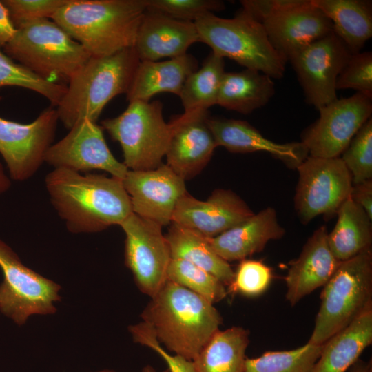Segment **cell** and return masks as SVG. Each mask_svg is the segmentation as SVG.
<instances>
[{
  "label": "cell",
  "instance_id": "8",
  "mask_svg": "<svg viewBox=\"0 0 372 372\" xmlns=\"http://www.w3.org/2000/svg\"><path fill=\"white\" fill-rule=\"evenodd\" d=\"M101 126L121 145L128 169H152L162 163L171 127L163 118L160 101L129 102L123 113L102 121Z\"/></svg>",
  "mask_w": 372,
  "mask_h": 372
},
{
  "label": "cell",
  "instance_id": "18",
  "mask_svg": "<svg viewBox=\"0 0 372 372\" xmlns=\"http://www.w3.org/2000/svg\"><path fill=\"white\" fill-rule=\"evenodd\" d=\"M247 203L231 190L218 189L206 200L187 192L174 209L172 223L214 238L253 216Z\"/></svg>",
  "mask_w": 372,
  "mask_h": 372
},
{
  "label": "cell",
  "instance_id": "9",
  "mask_svg": "<svg viewBox=\"0 0 372 372\" xmlns=\"http://www.w3.org/2000/svg\"><path fill=\"white\" fill-rule=\"evenodd\" d=\"M0 311L19 326L34 315H52L61 300V286L23 264L17 254L0 239Z\"/></svg>",
  "mask_w": 372,
  "mask_h": 372
},
{
  "label": "cell",
  "instance_id": "22",
  "mask_svg": "<svg viewBox=\"0 0 372 372\" xmlns=\"http://www.w3.org/2000/svg\"><path fill=\"white\" fill-rule=\"evenodd\" d=\"M207 125L217 147L231 153L266 152L293 167H297L309 156L301 142H273L245 121L209 116Z\"/></svg>",
  "mask_w": 372,
  "mask_h": 372
},
{
  "label": "cell",
  "instance_id": "23",
  "mask_svg": "<svg viewBox=\"0 0 372 372\" xmlns=\"http://www.w3.org/2000/svg\"><path fill=\"white\" fill-rule=\"evenodd\" d=\"M285 233L276 210L269 207L208 240L216 253L229 262L260 252L269 240L280 239Z\"/></svg>",
  "mask_w": 372,
  "mask_h": 372
},
{
  "label": "cell",
  "instance_id": "1",
  "mask_svg": "<svg viewBox=\"0 0 372 372\" xmlns=\"http://www.w3.org/2000/svg\"><path fill=\"white\" fill-rule=\"evenodd\" d=\"M45 183L51 203L72 233L120 225L132 213L122 180L113 176L56 168L46 175Z\"/></svg>",
  "mask_w": 372,
  "mask_h": 372
},
{
  "label": "cell",
  "instance_id": "6",
  "mask_svg": "<svg viewBox=\"0 0 372 372\" xmlns=\"http://www.w3.org/2000/svg\"><path fill=\"white\" fill-rule=\"evenodd\" d=\"M200 41L212 52L234 60L247 69L255 70L272 79L285 74L287 62L273 49L262 23L242 10L234 18L207 12L195 21Z\"/></svg>",
  "mask_w": 372,
  "mask_h": 372
},
{
  "label": "cell",
  "instance_id": "12",
  "mask_svg": "<svg viewBox=\"0 0 372 372\" xmlns=\"http://www.w3.org/2000/svg\"><path fill=\"white\" fill-rule=\"evenodd\" d=\"M318 110L319 118L304 131L301 143L309 156L340 157L358 131L371 118L372 99L355 92Z\"/></svg>",
  "mask_w": 372,
  "mask_h": 372
},
{
  "label": "cell",
  "instance_id": "47",
  "mask_svg": "<svg viewBox=\"0 0 372 372\" xmlns=\"http://www.w3.org/2000/svg\"><path fill=\"white\" fill-rule=\"evenodd\" d=\"M91 372H117V371L113 369H101V370L91 371Z\"/></svg>",
  "mask_w": 372,
  "mask_h": 372
},
{
  "label": "cell",
  "instance_id": "25",
  "mask_svg": "<svg viewBox=\"0 0 372 372\" xmlns=\"http://www.w3.org/2000/svg\"><path fill=\"white\" fill-rule=\"evenodd\" d=\"M372 342V306L326 342L311 372H346Z\"/></svg>",
  "mask_w": 372,
  "mask_h": 372
},
{
  "label": "cell",
  "instance_id": "34",
  "mask_svg": "<svg viewBox=\"0 0 372 372\" xmlns=\"http://www.w3.org/2000/svg\"><path fill=\"white\" fill-rule=\"evenodd\" d=\"M20 87L44 96L56 107L67 90L65 84L48 81L13 60L0 48V88Z\"/></svg>",
  "mask_w": 372,
  "mask_h": 372
},
{
  "label": "cell",
  "instance_id": "16",
  "mask_svg": "<svg viewBox=\"0 0 372 372\" xmlns=\"http://www.w3.org/2000/svg\"><path fill=\"white\" fill-rule=\"evenodd\" d=\"M185 181L163 163L152 169H128L122 180L132 212L162 227L172 223L176 205L187 192Z\"/></svg>",
  "mask_w": 372,
  "mask_h": 372
},
{
  "label": "cell",
  "instance_id": "2",
  "mask_svg": "<svg viewBox=\"0 0 372 372\" xmlns=\"http://www.w3.org/2000/svg\"><path fill=\"white\" fill-rule=\"evenodd\" d=\"M141 317L161 345L192 361L223 323L213 304L169 280L150 298Z\"/></svg>",
  "mask_w": 372,
  "mask_h": 372
},
{
  "label": "cell",
  "instance_id": "30",
  "mask_svg": "<svg viewBox=\"0 0 372 372\" xmlns=\"http://www.w3.org/2000/svg\"><path fill=\"white\" fill-rule=\"evenodd\" d=\"M249 337L241 327L219 329L193 360L196 372H244Z\"/></svg>",
  "mask_w": 372,
  "mask_h": 372
},
{
  "label": "cell",
  "instance_id": "3",
  "mask_svg": "<svg viewBox=\"0 0 372 372\" xmlns=\"http://www.w3.org/2000/svg\"><path fill=\"white\" fill-rule=\"evenodd\" d=\"M147 0H69L51 18L93 57L134 47Z\"/></svg>",
  "mask_w": 372,
  "mask_h": 372
},
{
  "label": "cell",
  "instance_id": "29",
  "mask_svg": "<svg viewBox=\"0 0 372 372\" xmlns=\"http://www.w3.org/2000/svg\"><path fill=\"white\" fill-rule=\"evenodd\" d=\"M165 236L172 258L190 262L216 276L225 286L231 285L234 271L213 249L208 238L172 223Z\"/></svg>",
  "mask_w": 372,
  "mask_h": 372
},
{
  "label": "cell",
  "instance_id": "7",
  "mask_svg": "<svg viewBox=\"0 0 372 372\" xmlns=\"http://www.w3.org/2000/svg\"><path fill=\"white\" fill-rule=\"evenodd\" d=\"M308 342L323 344L372 306L371 249L342 261L324 285Z\"/></svg>",
  "mask_w": 372,
  "mask_h": 372
},
{
  "label": "cell",
  "instance_id": "19",
  "mask_svg": "<svg viewBox=\"0 0 372 372\" xmlns=\"http://www.w3.org/2000/svg\"><path fill=\"white\" fill-rule=\"evenodd\" d=\"M262 24L271 45L286 62L333 32L331 21L311 0L282 10Z\"/></svg>",
  "mask_w": 372,
  "mask_h": 372
},
{
  "label": "cell",
  "instance_id": "32",
  "mask_svg": "<svg viewBox=\"0 0 372 372\" xmlns=\"http://www.w3.org/2000/svg\"><path fill=\"white\" fill-rule=\"evenodd\" d=\"M322 347L307 342L293 350L267 351L257 358H246L244 372H311Z\"/></svg>",
  "mask_w": 372,
  "mask_h": 372
},
{
  "label": "cell",
  "instance_id": "42",
  "mask_svg": "<svg viewBox=\"0 0 372 372\" xmlns=\"http://www.w3.org/2000/svg\"><path fill=\"white\" fill-rule=\"evenodd\" d=\"M350 198L359 205L372 220V180L353 184Z\"/></svg>",
  "mask_w": 372,
  "mask_h": 372
},
{
  "label": "cell",
  "instance_id": "15",
  "mask_svg": "<svg viewBox=\"0 0 372 372\" xmlns=\"http://www.w3.org/2000/svg\"><path fill=\"white\" fill-rule=\"evenodd\" d=\"M69 130L65 137L50 147L45 162L54 169L77 172L99 169L121 180L124 178L128 169L112 154L101 125L84 118Z\"/></svg>",
  "mask_w": 372,
  "mask_h": 372
},
{
  "label": "cell",
  "instance_id": "33",
  "mask_svg": "<svg viewBox=\"0 0 372 372\" xmlns=\"http://www.w3.org/2000/svg\"><path fill=\"white\" fill-rule=\"evenodd\" d=\"M167 280L183 286L213 304L227 296L225 285L216 276L183 259L171 258Z\"/></svg>",
  "mask_w": 372,
  "mask_h": 372
},
{
  "label": "cell",
  "instance_id": "10",
  "mask_svg": "<svg viewBox=\"0 0 372 372\" xmlns=\"http://www.w3.org/2000/svg\"><path fill=\"white\" fill-rule=\"evenodd\" d=\"M296 168L299 177L294 203L302 223L319 215L336 214L350 197L352 178L340 157L308 156Z\"/></svg>",
  "mask_w": 372,
  "mask_h": 372
},
{
  "label": "cell",
  "instance_id": "21",
  "mask_svg": "<svg viewBox=\"0 0 372 372\" xmlns=\"http://www.w3.org/2000/svg\"><path fill=\"white\" fill-rule=\"evenodd\" d=\"M328 244L325 226L309 238L298 258L289 263L285 277L286 299L291 306L316 289L324 286L340 264Z\"/></svg>",
  "mask_w": 372,
  "mask_h": 372
},
{
  "label": "cell",
  "instance_id": "41",
  "mask_svg": "<svg viewBox=\"0 0 372 372\" xmlns=\"http://www.w3.org/2000/svg\"><path fill=\"white\" fill-rule=\"evenodd\" d=\"M304 0H242V10L255 21L262 23L273 15L296 6Z\"/></svg>",
  "mask_w": 372,
  "mask_h": 372
},
{
  "label": "cell",
  "instance_id": "46",
  "mask_svg": "<svg viewBox=\"0 0 372 372\" xmlns=\"http://www.w3.org/2000/svg\"><path fill=\"white\" fill-rule=\"evenodd\" d=\"M141 372H158V371L152 366L146 365L142 369ZM161 372H169V370L167 369L165 370L162 371Z\"/></svg>",
  "mask_w": 372,
  "mask_h": 372
},
{
  "label": "cell",
  "instance_id": "39",
  "mask_svg": "<svg viewBox=\"0 0 372 372\" xmlns=\"http://www.w3.org/2000/svg\"><path fill=\"white\" fill-rule=\"evenodd\" d=\"M69 0H3L16 29L39 19H51Z\"/></svg>",
  "mask_w": 372,
  "mask_h": 372
},
{
  "label": "cell",
  "instance_id": "35",
  "mask_svg": "<svg viewBox=\"0 0 372 372\" xmlns=\"http://www.w3.org/2000/svg\"><path fill=\"white\" fill-rule=\"evenodd\" d=\"M341 159L349 171L353 184L372 180V119L358 131L342 153Z\"/></svg>",
  "mask_w": 372,
  "mask_h": 372
},
{
  "label": "cell",
  "instance_id": "43",
  "mask_svg": "<svg viewBox=\"0 0 372 372\" xmlns=\"http://www.w3.org/2000/svg\"><path fill=\"white\" fill-rule=\"evenodd\" d=\"M17 29L13 25L9 12L0 1V48H3L13 37Z\"/></svg>",
  "mask_w": 372,
  "mask_h": 372
},
{
  "label": "cell",
  "instance_id": "17",
  "mask_svg": "<svg viewBox=\"0 0 372 372\" xmlns=\"http://www.w3.org/2000/svg\"><path fill=\"white\" fill-rule=\"evenodd\" d=\"M208 110L184 112L169 123L170 138L166 151L167 165L183 180L199 174L217 147L207 125Z\"/></svg>",
  "mask_w": 372,
  "mask_h": 372
},
{
  "label": "cell",
  "instance_id": "14",
  "mask_svg": "<svg viewBox=\"0 0 372 372\" xmlns=\"http://www.w3.org/2000/svg\"><path fill=\"white\" fill-rule=\"evenodd\" d=\"M351 54L331 32L289 60L309 105L318 110L338 99L337 79Z\"/></svg>",
  "mask_w": 372,
  "mask_h": 372
},
{
  "label": "cell",
  "instance_id": "37",
  "mask_svg": "<svg viewBox=\"0 0 372 372\" xmlns=\"http://www.w3.org/2000/svg\"><path fill=\"white\" fill-rule=\"evenodd\" d=\"M147 8L176 20L194 23L205 13L223 10L225 6L219 0H147Z\"/></svg>",
  "mask_w": 372,
  "mask_h": 372
},
{
  "label": "cell",
  "instance_id": "4",
  "mask_svg": "<svg viewBox=\"0 0 372 372\" xmlns=\"http://www.w3.org/2000/svg\"><path fill=\"white\" fill-rule=\"evenodd\" d=\"M140 61L134 47L91 56L68 82L56 106L59 121L68 129L84 118L96 123L112 99L127 93Z\"/></svg>",
  "mask_w": 372,
  "mask_h": 372
},
{
  "label": "cell",
  "instance_id": "28",
  "mask_svg": "<svg viewBox=\"0 0 372 372\" xmlns=\"http://www.w3.org/2000/svg\"><path fill=\"white\" fill-rule=\"evenodd\" d=\"M336 214V224L328 234V244L334 256L342 262L371 249V220L365 211L349 197Z\"/></svg>",
  "mask_w": 372,
  "mask_h": 372
},
{
  "label": "cell",
  "instance_id": "13",
  "mask_svg": "<svg viewBox=\"0 0 372 372\" xmlns=\"http://www.w3.org/2000/svg\"><path fill=\"white\" fill-rule=\"evenodd\" d=\"M58 121L56 110L52 106L30 123L0 116V154L12 180L29 179L45 162L46 152L55 137Z\"/></svg>",
  "mask_w": 372,
  "mask_h": 372
},
{
  "label": "cell",
  "instance_id": "36",
  "mask_svg": "<svg viewBox=\"0 0 372 372\" xmlns=\"http://www.w3.org/2000/svg\"><path fill=\"white\" fill-rule=\"evenodd\" d=\"M272 276L271 269L263 262L244 259L234 271L229 290L247 297H256L267 290Z\"/></svg>",
  "mask_w": 372,
  "mask_h": 372
},
{
  "label": "cell",
  "instance_id": "31",
  "mask_svg": "<svg viewBox=\"0 0 372 372\" xmlns=\"http://www.w3.org/2000/svg\"><path fill=\"white\" fill-rule=\"evenodd\" d=\"M225 71L224 58L211 51L203 65L186 79L179 97L184 112L206 110L217 104Z\"/></svg>",
  "mask_w": 372,
  "mask_h": 372
},
{
  "label": "cell",
  "instance_id": "27",
  "mask_svg": "<svg viewBox=\"0 0 372 372\" xmlns=\"http://www.w3.org/2000/svg\"><path fill=\"white\" fill-rule=\"evenodd\" d=\"M275 92L272 78L259 71L246 68L241 72H225L217 105L249 114L266 105Z\"/></svg>",
  "mask_w": 372,
  "mask_h": 372
},
{
  "label": "cell",
  "instance_id": "38",
  "mask_svg": "<svg viewBox=\"0 0 372 372\" xmlns=\"http://www.w3.org/2000/svg\"><path fill=\"white\" fill-rule=\"evenodd\" d=\"M353 89L372 99V52L352 54L340 72L336 90Z\"/></svg>",
  "mask_w": 372,
  "mask_h": 372
},
{
  "label": "cell",
  "instance_id": "44",
  "mask_svg": "<svg viewBox=\"0 0 372 372\" xmlns=\"http://www.w3.org/2000/svg\"><path fill=\"white\" fill-rule=\"evenodd\" d=\"M349 372H372L371 362L358 359L349 369Z\"/></svg>",
  "mask_w": 372,
  "mask_h": 372
},
{
  "label": "cell",
  "instance_id": "20",
  "mask_svg": "<svg viewBox=\"0 0 372 372\" xmlns=\"http://www.w3.org/2000/svg\"><path fill=\"white\" fill-rule=\"evenodd\" d=\"M196 42L200 41L194 22L176 20L147 8L134 48L141 61H157L184 55Z\"/></svg>",
  "mask_w": 372,
  "mask_h": 372
},
{
  "label": "cell",
  "instance_id": "24",
  "mask_svg": "<svg viewBox=\"0 0 372 372\" xmlns=\"http://www.w3.org/2000/svg\"><path fill=\"white\" fill-rule=\"evenodd\" d=\"M198 69L197 59L187 53L163 61H140L127 100L149 102L161 92L179 96L186 79Z\"/></svg>",
  "mask_w": 372,
  "mask_h": 372
},
{
  "label": "cell",
  "instance_id": "11",
  "mask_svg": "<svg viewBox=\"0 0 372 372\" xmlns=\"http://www.w3.org/2000/svg\"><path fill=\"white\" fill-rule=\"evenodd\" d=\"M125 235V264L141 292L154 296L167 280L172 258L162 226L133 212L120 225Z\"/></svg>",
  "mask_w": 372,
  "mask_h": 372
},
{
  "label": "cell",
  "instance_id": "45",
  "mask_svg": "<svg viewBox=\"0 0 372 372\" xmlns=\"http://www.w3.org/2000/svg\"><path fill=\"white\" fill-rule=\"evenodd\" d=\"M11 186L10 178L6 174L0 162V196L7 192Z\"/></svg>",
  "mask_w": 372,
  "mask_h": 372
},
{
  "label": "cell",
  "instance_id": "40",
  "mask_svg": "<svg viewBox=\"0 0 372 372\" xmlns=\"http://www.w3.org/2000/svg\"><path fill=\"white\" fill-rule=\"evenodd\" d=\"M128 331L134 342L151 349L165 361L169 372H196L193 361L167 352L147 323L141 321L132 324Z\"/></svg>",
  "mask_w": 372,
  "mask_h": 372
},
{
  "label": "cell",
  "instance_id": "5",
  "mask_svg": "<svg viewBox=\"0 0 372 372\" xmlns=\"http://www.w3.org/2000/svg\"><path fill=\"white\" fill-rule=\"evenodd\" d=\"M3 51L39 76L63 84L91 57L54 21L42 19L17 29Z\"/></svg>",
  "mask_w": 372,
  "mask_h": 372
},
{
  "label": "cell",
  "instance_id": "26",
  "mask_svg": "<svg viewBox=\"0 0 372 372\" xmlns=\"http://www.w3.org/2000/svg\"><path fill=\"white\" fill-rule=\"evenodd\" d=\"M332 23L333 32L352 54L372 36V7L365 0H311Z\"/></svg>",
  "mask_w": 372,
  "mask_h": 372
}]
</instances>
